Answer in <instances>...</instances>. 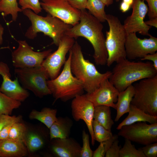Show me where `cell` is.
Listing matches in <instances>:
<instances>
[{
	"mask_svg": "<svg viewBox=\"0 0 157 157\" xmlns=\"http://www.w3.org/2000/svg\"><path fill=\"white\" fill-rule=\"evenodd\" d=\"M93 118L107 130L111 131L114 123L112 118L110 107L106 106H95Z\"/></svg>",
	"mask_w": 157,
	"mask_h": 157,
	"instance_id": "25",
	"label": "cell"
},
{
	"mask_svg": "<svg viewBox=\"0 0 157 157\" xmlns=\"http://www.w3.org/2000/svg\"><path fill=\"white\" fill-rule=\"evenodd\" d=\"M92 127L94 140L99 142L107 140L113 136L111 131L107 130L94 119Z\"/></svg>",
	"mask_w": 157,
	"mask_h": 157,
	"instance_id": "31",
	"label": "cell"
},
{
	"mask_svg": "<svg viewBox=\"0 0 157 157\" xmlns=\"http://www.w3.org/2000/svg\"><path fill=\"white\" fill-rule=\"evenodd\" d=\"M13 116L0 114V133L4 126L12 118Z\"/></svg>",
	"mask_w": 157,
	"mask_h": 157,
	"instance_id": "41",
	"label": "cell"
},
{
	"mask_svg": "<svg viewBox=\"0 0 157 157\" xmlns=\"http://www.w3.org/2000/svg\"><path fill=\"white\" fill-rule=\"evenodd\" d=\"M73 7L81 11L85 10L87 0H67Z\"/></svg>",
	"mask_w": 157,
	"mask_h": 157,
	"instance_id": "39",
	"label": "cell"
},
{
	"mask_svg": "<svg viewBox=\"0 0 157 157\" xmlns=\"http://www.w3.org/2000/svg\"><path fill=\"white\" fill-rule=\"evenodd\" d=\"M140 59L142 60H148L151 61L154 67L157 70V53L156 52L152 54H147Z\"/></svg>",
	"mask_w": 157,
	"mask_h": 157,
	"instance_id": "40",
	"label": "cell"
},
{
	"mask_svg": "<svg viewBox=\"0 0 157 157\" xmlns=\"http://www.w3.org/2000/svg\"><path fill=\"white\" fill-rule=\"evenodd\" d=\"M21 121L15 122L13 124L10 130L8 138L21 141L24 143L27 129L24 124Z\"/></svg>",
	"mask_w": 157,
	"mask_h": 157,
	"instance_id": "29",
	"label": "cell"
},
{
	"mask_svg": "<svg viewBox=\"0 0 157 157\" xmlns=\"http://www.w3.org/2000/svg\"><path fill=\"white\" fill-rule=\"evenodd\" d=\"M144 22L148 26L157 28V17L149 19L148 21H144Z\"/></svg>",
	"mask_w": 157,
	"mask_h": 157,
	"instance_id": "43",
	"label": "cell"
},
{
	"mask_svg": "<svg viewBox=\"0 0 157 157\" xmlns=\"http://www.w3.org/2000/svg\"><path fill=\"white\" fill-rule=\"evenodd\" d=\"M22 11L18 6L17 0H0V12L4 16L11 15L13 21H16L18 13Z\"/></svg>",
	"mask_w": 157,
	"mask_h": 157,
	"instance_id": "27",
	"label": "cell"
},
{
	"mask_svg": "<svg viewBox=\"0 0 157 157\" xmlns=\"http://www.w3.org/2000/svg\"><path fill=\"white\" fill-rule=\"evenodd\" d=\"M107 6L112 4L114 0H100Z\"/></svg>",
	"mask_w": 157,
	"mask_h": 157,
	"instance_id": "45",
	"label": "cell"
},
{
	"mask_svg": "<svg viewBox=\"0 0 157 157\" xmlns=\"http://www.w3.org/2000/svg\"><path fill=\"white\" fill-rule=\"evenodd\" d=\"M22 12L31 23L25 34V37L30 39H34L38 33L42 32L51 38L53 43L58 46L65 33L72 26L49 14L46 16H42L28 9L23 10Z\"/></svg>",
	"mask_w": 157,
	"mask_h": 157,
	"instance_id": "4",
	"label": "cell"
},
{
	"mask_svg": "<svg viewBox=\"0 0 157 157\" xmlns=\"http://www.w3.org/2000/svg\"><path fill=\"white\" fill-rule=\"evenodd\" d=\"M4 28L0 22V46L3 43V35L4 33Z\"/></svg>",
	"mask_w": 157,
	"mask_h": 157,
	"instance_id": "44",
	"label": "cell"
},
{
	"mask_svg": "<svg viewBox=\"0 0 157 157\" xmlns=\"http://www.w3.org/2000/svg\"><path fill=\"white\" fill-rule=\"evenodd\" d=\"M28 152L22 141L8 138L0 140V157H23Z\"/></svg>",
	"mask_w": 157,
	"mask_h": 157,
	"instance_id": "19",
	"label": "cell"
},
{
	"mask_svg": "<svg viewBox=\"0 0 157 157\" xmlns=\"http://www.w3.org/2000/svg\"><path fill=\"white\" fill-rule=\"evenodd\" d=\"M122 1L127 3L131 6L133 2V0H122Z\"/></svg>",
	"mask_w": 157,
	"mask_h": 157,
	"instance_id": "46",
	"label": "cell"
},
{
	"mask_svg": "<svg viewBox=\"0 0 157 157\" xmlns=\"http://www.w3.org/2000/svg\"><path fill=\"white\" fill-rule=\"evenodd\" d=\"M0 75L3 79L0 91L8 97L21 102L24 101L29 96L27 90L19 84L18 78L11 79L10 68L6 63L0 62Z\"/></svg>",
	"mask_w": 157,
	"mask_h": 157,
	"instance_id": "17",
	"label": "cell"
},
{
	"mask_svg": "<svg viewBox=\"0 0 157 157\" xmlns=\"http://www.w3.org/2000/svg\"><path fill=\"white\" fill-rule=\"evenodd\" d=\"M71 54L70 67L73 75L81 81L84 90L87 93L94 91L104 80L109 78L112 72L108 71L101 73L94 65L88 60L85 59L81 46L76 41L69 51Z\"/></svg>",
	"mask_w": 157,
	"mask_h": 157,
	"instance_id": "3",
	"label": "cell"
},
{
	"mask_svg": "<svg viewBox=\"0 0 157 157\" xmlns=\"http://www.w3.org/2000/svg\"><path fill=\"white\" fill-rule=\"evenodd\" d=\"M115 0L116 2H118V1H119L120 0Z\"/></svg>",
	"mask_w": 157,
	"mask_h": 157,
	"instance_id": "47",
	"label": "cell"
},
{
	"mask_svg": "<svg viewBox=\"0 0 157 157\" xmlns=\"http://www.w3.org/2000/svg\"><path fill=\"white\" fill-rule=\"evenodd\" d=\"M118 136L143 145L157 142V123L138 122L123 126Z\"/></svg>",
	"mask_w": 157,
	"mask_h": 157,
	"instance_id": "10",
	"label": "cell"
},
{
	"mask_svg": "<svg viewBox=\"0 0 157 157\" xmlns=\"http://www.w3.org/2000/svg\"><path fill=\"white\" fill-rule=\"evenodd\" d=\"M119 157H146L140 149H137L130 140L125 139V142L120 149Z\"/></svg>",
	"mask_w": 157,
	"mask_h": 157,
	"instance_id": "30",
	"label": "cell"
},
{
	"mask_svg": "<svg viewBox=\"0 0 157 157\" xmlns=\"http://www.w3.org/2000/svg\"><path fill=\"white\" fill-rule=\"evenodd\" d=\"M41 6L47 14L74 26L80 21L81 11L74 8L67 0H40Z\"/></svg>",
	"mask_w": 157,
	"mask_h": 157,
	"instance_id": "12",
	"label": "cell"
},
{
	"mask_svg": "<svg viewBox=\"0 0 157 157\" xmlns=\"http://www.w3.org/2000/svg\"><path fill=\"white\" fill-rule=\"evenodd\" d=\"M133 86L134 94L131 104L157 116V75L140 80Z\"/></svg>",
	"mask_w": 157,
	"mask_h": 157,
	"instance_id": "7",
	"label": "cell"
},
{
	"mask_svg": "<svg viewBox=\"0 0 157 157\" xmlns=\"http://www.w3.org/2000/svg\"><path fill=\"white\" fill-rule=\"evenodd\" d=\"M47 137L46 132L40 134L27 130L24 143L28 152H34L43 148L47 142Z\"/></svg>",
	"mask_w": 157,
	"mask_h": 157,
	"instance_id": "23",
	"label": "cell"
},
{
	"mask_svg": "<svg viewBox=\"0 0 157 157\" xmlns=\"http://www.w3.org/2000/svg\"><path fill=\"white\" fill-rule=\"evenodd\" d=\"M82 139L83 146L81 147L80 157H92L93 151L90 147L89 135L85 129L82 131Z\"/></svg>",
	"mask_w": 157,
	"mask_h": 157,
	"instance_id": "34",
	"label": "cell"
},
{
	"mask_svg": "<svg viewBox=\"0 0 157 157\" xmlns=\"http://www.w3.org/2000/svg\"><path fill=\"white\" fill-rule=\"evenodd\" d=\"M106 5L100 0H87L86 9L88 12L101 22H105L106 14L105 10Z\"/></svg>",
	"mask_w": 157,
	"mask_h": 157,
	"instance_id": "26",
	"label": "cell"
},
{
	"mask_svg": "<svg viewBox=\"0 0 157 157\" xmlns=\"http://www.w3.org/2000/svg\"><path fill=\"white\" fill-rule=\"evenodd\" d=\"M14 72L22 87L32 91L37 97L41 98L51 94L47 84L49 78V75L42 66L15 68Z\"/></svg>",
	"mask_w": 157,
	"mask_h": 157,
	"instance_id": "8",
	"label": "cell"
},
{
	"mask_svg": "<svg viewBox=\"0 0 157 157\" xmlns=\"http://www.w3.org/2000/svg\"><path fill=\"white\" fill-rule=\"evenodd\" d=\"M128 113L126 117L118 125L117 129L119 130L124 126L136 122H146L150 124L157 123V116L148 114L131 104Z\"/></svg>",
	"mask_w": 157,
	"mask_h": 157,
	"instance_id": "21",
	"label": "cell"
},
{
	"mask_svg": "<svg viewBox=\"0 0 157 157\" xmlns=\"http://www.w3.org/2000/svg\"><path fill=\"white\" fill-rule=\"evenodd\" d=\"M139 148L143 152L146 157H156L157 156V143H151L145 145Z\"/></svg>",
	"mask_w": 157,
	"mask_h": 157,
	"instance_id": "36",
	"label": "cell"
},
{
	"mask_svg": "<svg viewBox=\"0 0 157 157\" xmlns=\"http://www.w3.org/2000/svg\"><path fill=\"white\" fill-rule=\"evenodd\" d=\"M70 58L69 52L60 73L55 78L47 81L48 88L55 100L59 99L65 102L77 95L83 94L84 90L82 82L71 72Z\"/></svg>",
	"mask_w": 157,
	"mask_h": 157,
	"instance_id": "5",
	"label": "cell"
},
{
	"mask_svg": "<svg viewBox=\"0 0 157 157\" xmlns=\"http://www.w3.org/2000/svg\"><path fill=\"white\" fill-rule=\"evenodd\" d=\"M22 10L30 9L37 14L40 13L42 9L39 0H18Z\"/></svg>",
	"mask_w": 157,
	"mask_h": 157,
	"instance_id": "33",
	"label": "cell"
},
{
	"mask_svg": "<svg viewBox=\"0 0 157 157\" xmlns=\"http://www.w3.org/2000/svg\"><path fill=\"white\" fill-rule=\"evenodd\" d=\"M103 29L102 23L85 10L81 11L79 22L65 34L75 39L79 37L86 38L93 48V57L95 64L104 65H106L108 54Z\"/></svg>",
	"mask_w": 157,
	"mask_h": 157,
	"instance_id": "1",
	"label": "cell"
},
{
	"mask_svg": "<svg viewBox=\"0 0 157 157\" xmlns=\"http://www.w3.org/2000/svg\"><path fill=\"white\" fill-rule=\"evenodd\" d=\"M147 2L149 19L157 17V0H142Z\"/></svg>",
	"mask_w": 157,
	"mask_h": 157,
	"instance_id": "38",
	"label": "cell"
},
{
	"mask_svg": "<svg viewBox=\"0 0 157 157\" xmlns=\"http://www.w3.org/2000/svg\"><path fill=\"white\" fill-rule=\"evenodd\" d=\"M75 42V39L65 34L60 41L57 49L50 53L43 60L42 66L47 72L50 79L55 78L59 74L66 60V55Z\"/></svg>",
	"mask_w": 157,
	"mask_h": 157,
	"instance_id": "11",
	"label": "cell"
},
{
	"mask_svg": "<svg viewBox=\"0 0 157 157\" xmlns=\"http://www.w3.org/2000/svg\"><path fill=\"white\" fill-rule=\"evenodd\" d=\"M109 27L106 32L105 44L108 54L106 65L109 67L126 58L125 45L126 33L119 19L112 15L106 16Z\"/></svg>",
	"mask_w": 157,
	"mask_h": 157,
	"instance_id": "6",
	"label": "cell"
},
{
	"mask_svg": "<svg viewBox=\"0 0 157 157\" xmlns=\"http://www.w3.org/2000/svg\"><path fill=\"white\" fill-rule=\"evenodd\" d=\"M73 125L72 120L67 116L57 117L49 129L50 140L69 137Z\"/></svg>",
	"mask_w": 157,
	"mask_h": 157,
	"instance_id": "20",
	"label": "cell"
},
{
	"mask_svg": "<svg viewBox=\"0 0 157 157\" xmlns=\"http://www.w3.org/2000/svg\"><path fill=\"white\" fill-rule=\"evenodd\" d=\"M56 109L48 107L43 108L40 111L33 110L30 113L29 118L31 119H36L44 124L49 129L57 119Z\"/></svg>",
	"mask_w": 157,
	"mask_h": 157,
	"instance_id": "24",
	"label": "cell"
},
{
	"mask_svg": "<svg viewBox=\"0 0 157 157\" xmlns=\"http://www.w3.org/2000/svg\"><path fill=\"white\" fill-rule=\"evenodd\" d=\"M94 107L92 103L86 98L85 94L76 96L71 103L72 115L76 122L83 120L86 124L90 135L91 144H95L92 123Z\"/></svg>",
	"mask_w": 157,
	"mask_h": 157,
	"instance_id": "15",
	"label": "cell"
},
{
	"mask_svg": "<svg viewBox=\"0 0 157 157\" xmlns=\"http://www.w3.org/2000/svg\"><path fill=\"white\" fill-rule=\"evenodd\" d=\"M118 139L115 140L106 153L105 157H119L121 145H119Z\"/></svg>",
	"mask_w": 157,
	"mask_h": 157,
	"instance_id": "37",
	"label": "cell"
},
{
	"mask_svg": "<svg viewBox=\"0 0 157 157\" xmlns=\"http://www.w3.org/2000/svg\"><path fill=\"white\" fill-rule=\"evenodd\" d=\"M131 7L129 5L122 1L120 4L119 9L122 12L124 13L129 11Z\"/></svg>",
	"mask_w": 157,
	"mask_h": 157,
	"instance_id": "42",
	"label": "cell"
},
{
	"mask_svg": "<svg viewBox=\"0 0 157 157\" xmlns=\"http://www.w3.org/2000/svg\"><path fill=\"white\" fill-rule=\"evenodd\" d=\"M118 135H113L110 139L101 142L98 148L93 151V157H104L106 152L112 144L113 142L118 139Z\"/></svg>",
	"mask_w": 157,
	"mask_h": 157,
	"instance_id": "32",
	"label": "cell"
},
{
	"mask_svg": "<svg viewBox=\"0 0 157 157\" xmlns=\"http://www.w3.org/2000/svg\"><path fill=\"white\" fill-rule=\"evenodd\" d=\"M22 117L20 115L13 116L12 118L3 127L0 133V140L8 138L10 130L14 123L21 121Z\"/></svg>",
	"mask_w": 157,
	"mask_h": 157,
	"instance_id": "35",
	"label": "cell"
},
{
	"mask_svg": "<svg viewBox=\"0 0 157 157\" xmlns=\"http://www.w3.org/2000/svg\"><path fill=\"white\" fill-rule=\"evenodd\" d=\"M119 92L108 78L103 80L99 87L94 91L85 94L87 99L94 107L99 106H108L116 109Z\"/></svg>",
	"mask_w": 157,
	"mask_h": 157,
	"instance_id": "16",
	"label": "cell"
},
{
	"mask_svg": "<svg viewBox=\"0 0 157 157\" xmlns=\"http://www.w3.org/2000/svg\"><path fill=\"white\" fill-rule=\"evenodd\" d=\"M131 15L124 20L123 26L126 34L138 33L149 36L151 26L146 24L144 19L148 12V6L142 0H133Z\"/></svg>",
	"mask_w": 157,
	"mask_h": 157,
	"instance_id": "14",
	"label": "cell"
},
{
	"mask_svg": "<svg viewBox=\"0 0 157 157\" xmlns=\"http://www.w3.org/2000/svg\"><path fill=\"white\" fill-rule=\"evenodd\" d=\"M116 63L109 80L119 92L135 82L157 75V70L150 62L131 61L126 58Z\"/></svg>",
	"mask_w": 157,
	"mask_h": 157,
	"instance_id": "2",
	"label": "cell"
},
{
	"mask_svg": "<svg viewBox=\"0 0 157 157\" xmlns=\"http://www.w3.org/2000/svg\"><path fill=\"white\" fill-rule=\"evenodd\" d=\"M17 48L12 53L13 65L15 68L40 66L44 60L51 53L49 49L41 52L34 51L25 40L17 41Z\"/></svg>",
	"mask_w": 157,
	"mask_h": 157,
	"instance_id": "9",
	"label": "cell"
},
{
	"mask_svg": "<svg viewBox=\"0 0 157 157\" xmlns=\"http://www.w3.org/2000/svg\"><path fill=\"white\" fill-rule=\"evenodd\" d=\"M81 147L72 138H54L50 140L49 149L56 157H80Z\"/></svg>",
	"mask_w": 157,
	"mask_h": 157,
	"instance_id": "18",
	"label": "cell"
},
{
	"mask_svg": "<svg viewBox=\"0 0 157 157\" xmlns=\"http://www.w3.org/2000/svg\"><path fill=\"white\" fill-rule=\"evenodd\" d=\"M21 102L8 97L0 91V114L10 115L14 109L20 106Z\"/></svg>",
	"mask_w": 157,
	"mask_h": 157,
	"instance_id": "28",
	"label": "cell"
},
{
	"mask_svg": "<svg viewBox=\"0 0 157 157\" xmlns=\"http://www.w3.org/2000/svg\"><path fill=\"white\" fill-rule=\"evenodd\" d=\"M149 38L140 39L136 33L126 34L125 47L126 58L141 59L145 56L157 51V38L150 35Z\"/></svg>",
	"mask_w": 157,
	"mask_h": 157,
	"instance_id": "13",
	"label": "cell"
},
{
	"mask_svg": "<svg viewBox=\"0 0 157 157\" xmlns=\"http://www.w3.org/2000/svg\"><path fill=\"white\" fill-rule=\"evenodd\" d=\"M134 94V88L133 85L129 86L125 90L119 92L116 104L117 114L115 122L118 121L122 115L129 112Z\"/></svg>",
	"mask_w": 157,
	"mask_h": 157,
	"instance_id": "22",
	"label": "cell"
}]
</instances>
